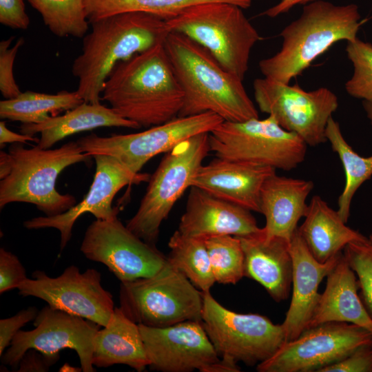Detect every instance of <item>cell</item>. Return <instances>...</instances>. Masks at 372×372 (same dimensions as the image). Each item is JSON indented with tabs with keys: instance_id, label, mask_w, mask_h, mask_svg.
Returning <instances> with one entry per match:
<instances>
[{
	"instance_id": "obj_38",
	"label": "cell",
	"mask_w": 372,
	"mask_h": 372,
	"mask_svg": "<svg viewBox=\"0 0 372 372\" xmlns=\"http://www.w3.org/2000/svg\"><path fill=\"white\" fill-rule=\"evenodd\" d=\"M39 311L34 307H30L19 311L17 313L7 318L0 320V356L16 335V334L27 323L34 320Z\"/></svg>"
},
{
	"instance_id": "obj_15",
	"label": "cell",
	"mask_w": 372,
	"mask_h": 372,
	"mask_svg": "<svg viewBox=\"0 0 372 372\" xmlns=\"http://www.w3.org/2000/svg\"><path fill=\"white\" fill-rule=\"evenodd\" d=\"M17 288L23 297L41 299L52 308L92 321L101 327L110 322L115 307L112 295L101 285L100 272H83L72 265L57 277L36 270Z\"/></svg>"
},
{
	"instance_id": "obj_33",
	"label": "cell",
	"mask_w": 372,
	"mask_h": 372,
	"mask_svg": "<svg viewBox=\"0 0 372 372\" xmlns=\"http://www.w3.org/2000/svg\"><path fill=\"white\" fill-rule=\"evenodd\" d=\"M205 242L216 282L235 285L245 276V256L238 237L215 236Z\"/></svg>"
},
{
	"instance_id": "obj_45",
	"label": "cell",
	"mask_w": 372,
	"mask_h": 372,
	"mask_svg": "<svg viewBox=\"0 0 372 372\" xmlns=\"http://www.w3.org/2000/svg\"><path fill=\"white\" fill-rule=\"evenodd\" d=\"M362 105L366 115L372 125V102L363 101Z\"/></svg>"
},
{
	"instance_id": "obj_23",
	"label": "cell",
	"mask_w": 372,
	"mask_h": 372,
	"mask_svg": "<svg viewBox=\"0 0 372 372\" xmlns=\"http://www.w3.org/2000/svg\"><path fill=\"white\" fill-rule=\"evenodd\" d=\"M314 188L311 180L279 176H269L260 191V214L265 217L262 227L267 236H278L291 241L299 220L304 217L307 199Z\"/></svg>"
},
{
	"instance_id": "obj_46",
	"label": "cell",
	"mask_w": 372,
	"mask_h": 372,
	"mask_svg": "<svg viewBox=\"0 0 372 372\" xmlns=\"http://www.w3.org/2000/svg\"><path fill=\"white\" fill-rule=\"evenodd\" d=\"M75 369H81V368H74V367H71L70 365H68V364H65V365H63L61 369H60V371H79L78 370H75Z\"/></svg>"
},
{
	"instance_id": "obj_26",
	"label": "cell",
	"mask_w": 372,
	"mask_h": 372,
	"mask_svg": "<svg viewBox=\"0 0 372 372\" xmlns=\"http://www.w3.org/2000/svg\"><path fill=\"white\" fill-rule=\"evenodd\" d=\"M103 127L141 128L136 123L121 116L110 107L101 103L84 101L63 115L50 116L39 123L21 124L19 130L30 136L40 134L37 145L42 149H50L72 134Z\"/></svg>"
},
{
	"instance_id": "obj_11",
	"label": "cell",
	"mask_w": 372,
	"mask_h": 372,
	"mask_svg": "<svg viewBox=\"0 0 372 372\" xmlns=\"http://www.w3.org/2000/svg\"><path fill=\"white\" fill-rule=\"evenodd\" d=\"M254 99L260 110L274 117L285 130L299 136L310 147L327 142L329 120L338 107L337 96L321 87L306 91L269 78L253 83Z\"/></svg>"
},
{
	"instance_id": "obj_42",
	"label": "cell",
	"mask_w": 372,
	"mask_h": 372,
	"mask_svg": "<svg viewBox=\"0 0 372 372\" xmlns=\"http://www.w3.org/2000/svg\"><path fill=\"white\" fill-rule=\"evenodd\" d=\"M39 138L22 133L18 134L9 130L6 122H0V146L2 148L6 143H27L28 141L38 143Z\"/></svg>"
},
{
	"instance_id": "obj_41",
	"label": "cell",
	"mask_w": 372,
	"mask_h": 372,
	"mask_svg": "<svg viewBox=\"0 0 372 372\" xmlns=\"http://www.w3.org/2000/svg\"><path fill=\"white\" fill-rule=\"evenodd\" d=\"M55 363L45 357L42 353L35 349H29L21 359L17 371L19 372H44Z\"/></svg>"
},
{
	"instance_id": "obj_43",
	"label": "cell",
	"mask_w": 372,
	"mask_h": 372,
	"mask_svg": "<svg viewBox=\"0 0 372 372\" xmlns=\"http://www.w3.org/2000/svg\"><path fill=\"white\" fill-rule=\"evenodd\" d=\"M318 0H280L273 6L267 9L262 14L273 18L287 13L296 6L306 5Z\"/></svg>"
},
{
	"instance_id": "obj_14",
	"label": "cell",
	"mask_w": 372,
	"mask_h": 372,
	"mask_svg": "<svg viewBox=\"0 0 372 372\" xmlns=\"http://www.w3.org/2000/svg\"><path fill=\"white\" fill-rule=\"evenodd\" d=\"M35 328L20 330L1 356L3 364L17 369L29 349L42 353L56 363L61 350L75 351L83 372L95 371L92 364L94 338L101 326L83 318L46 306L34 320Z\"/></svg>"
},
{
	"instance_id": "obj_35",
	"label": "cell",
	"mask_w": 372,
	"mask_h": 372,
	"mask_svg": "<svg viewBox=\"0 0 372 372\" xmlns=\"http://www.w3.org/2000/svg\"><path fill=\"white\" fill-rule=\"evenodd\" d=\"M342 254L356 275L359 296L372 320V233L349 243Z\"/></svg>"
},
{
	"instance_id": "obj_37",
	"label": "cell",
	"mask_w": 372,
	"mask_h": 372,
	"mask_svg": "<svg viewBox=\"0 0 372 372\" xmlns=\"http://www.w3.org/2000/svg\"><path fill=\"white\" fill-rule=\"evenodd\" d=\"M27 278L25 269L19 258L6 249H0V293L17 289Z\"/></svg>"
},
{
	"instance_id": "obj_10",
	"label": "cell",
	"mask_w": 372,
	"mask_h": 372,
	"mask_svg": "<svg viewBox=\"0 0 372 372\" xmlns=\"http://www.w3.org/2000/svg\"><path fill=\"white\" fill-rule=\"evenodd\" d=\"M202 323L220 357L253 366L269 358L285 342L281 324L258 313H239L203 292Z\"/></svg>"
},
{
	"instance_id": "obj_34",
	"label": "cell",
	"mask_w": 372,
	"mask_h": 372,
	"mask_svg": "<svg viewBox=\"0 0 372 372\" xmlns=\"http://www.w3.org/2000/svg\"><path fill=\"white\" fill-rule=\"evenodd\" d=\"M346 52L353 66V73L345 83L352 97L372 102V44L358 38L347 42Z\"/></svg>"
},
{
	"instance_id": "obj_21",
	"label": "cell",
	"mask_w": 372,
	"mask_h": 372,
	"mask_svg": "<svg viewBox=\"0 0 372 372\" xmlns=\"http://www.w3.org/2000/svg\"><path fill=\"white\" fill-rule=\"evenodd\" d=\"M293 261L292 296L281 324L285 342L297 338L309 323L320 293L318 288L337 264L342 251L326 262H318L311 254L298 229L289 242Z\"/></svg>"
},
{
	"instance_id": "obj_16",
	"label": "cell",
	"mask_w": 372,
	"mask_h": 372,
	"mask_svg": "<svg viewBox=\"0 0 372 372\" xmlns=\"http://www.w3.org/2000/svg\"><path fill=\"white\" fill-rule=\"evenodd\" d=\"M80 251L88 260L106 266L121 282L152 276L167 262L156 246L135 235L118 217L90 224Z\"/></svg>"
},
{
	"instance_id": "obj_2",
	"label": "cell",
	"mask_w": 372,
	"mask_h": 372,
	"mask_svg": "<svg viewBox=\"0 0 372 372\" xmlns=\"http://www.w3.org/2000/svg\"><path fill=\"white\" fill-rule=\"evenodd\" d=\"M164 46L183 92L178 116L212 112L231 122L258 118L242 80L226 70L207 49L177 32L167 34Z\"/></svg>"
},
{
	"instance_id": "obj_1",
	"label": "cell",
	"mask_w": 372,
	"mask_h": 372,
	"mask_svg": "<svg viewBox=\"0 0 372 372\" xmlns=\"http://www.w3.org/2000/svg\"><path fill=\"white\" fill-rule=\"evenodd\" d=\"M101 100L141 127L158 125L177 117L183 92L164 42L119 62L104 84Z\"/></svg>"
},
{
	"instance_id": "obj_40",
	"label": "cell",
	"mask_w": 372,
	"mask_h": 372,
	"mask_svg": "<svg viewBox=\"0 0 372 372\" xmlns=\"http://www.w3.org/2000/svg\"><path fill=\"white\" fill-rule=\"evenodd\" d=\"M0 23L12 29H28L30 18L23 1L0 0Z\"/></svg>"
},
{
	"instance_id": "obj_31",
	"label": "cell",
	"mask_w": 372,
	"mask_h": 372,
	"mask_svg": "<svg viewBox=\"0 0 372 372\" xmlns=\"http://www.w3.org/2000/svg\"><path fill=\"white\" fill-rule=\"evenodd\" d=\"M168 262L185 275L202 292L216 282L205 238L187 236L176 230L170 237Z\"/></svg>"
},
{
	"instance_id": "obj_32",
	"label": "cell",
	"mask_w": 372,
	"mask_h": 372,
	"mask_svg": "<svg viewBox=\"0 0 372 372\" xmlns=\"http://www.w3.org/2000/svg\"><path fill=\"white\" fill-rule=\"evenodd\" d=\"M59 37L83 38L89 26L85 0H27Z\"/></svg>"
},
{
	"instance_id": "obj_5",
	"label": "cell",
	"mask_w": 372,
	"mask_h": 372,
	"mask_svg": "<svg viewBox=\"0 0 372 372\" xmlns=\"http://www.w3.org/2000/svg\"><path fill=\"white\" fill-rule=\"evenodd\" d=\"M362 23L356 4L322 0L307 3L280 32V50L259 62L260 70L265 77L289 84L333 44L358 39Z\"/></svg>"
},
{
	"instance_id": "obj_25",
	"label": "cell",
	"mask_w": 372,
	"mask_h": 372,
	"mask_svg": "<svg viewBox=\"0 0 372 372\" xmlns=\"http://www.w3.org/2000/svg\"><path fill=\"white\" fill-rule=\"evenodd\" d=\"M92 364L99 368L125 364L138 372L149 366L139 325L120 307H115L109 323L94 336Z\"/></svg>"
},
{
	"instance_id": "obj_19",
	"label": "cell",
	"mask_w": 372,
	"mask_h": 372,
	"mask_svg": "<svg viewBox=\"0 0 372 372\" xmlns=\"http://www.w3.org/2000/svg\"><path fill=\"white\" fill-rule=\"evenodd\" d=\"M260 229L251 211L192 186L177 230L187 236L207 238L244 236Z\"/></svg>"
},
{
	"instance_id": "obj_30",
	"label": "cell",
	"mask_w": 372,
	"mask_h": 372,
	"mask_svg": "<svg viewBox=\"0 0 372 372\" xmlns=\"http://www.w3.org/2000/svg\"><path fill=\"white\" fill-rule=\"evenodd\" d=\"M209 2L229 3L242 9L251 5V0H85V6L90 23L105 17L132 12H146L167 20L189 7Z\"/></svg>"
},
{
	"instance_id": "obj_22",
	"label": "cell",
	"mask_w": 372,
	"mask_h": 372,
	"mask_svg": "<svg viewBox=\"0 0 372 372\" xmlns=\"http://www.w3.org/2000/svg\"><path fill=\"white\" fill-rule=\"evenodd\" d=\"M239 238L245 256V276L260 283L277 302L288 298L292 284L293 261L289 241L267 236L262 228Z\"/></svg>"
},
{
	"instance_id": "obj_6",
	"label": "cell",
	"mask_w": 372,
	"mask_h": 372,
	"mask_svg": "<svg viewBox=\"0 0 372 372\" xmlns=\"http://www.w3.org/2000/svg\"><path fill=\"white\" fill-rule=\"evenodd\" d=\"M165 21L171 32L194 40L226 70L243 80L251 51L261 37L242 8L225 2L205 3Z\"/></svg>"
},
{
	"instance_id": "obj_13",
	"label": "cell",
	"mask_w": 372,
	"mask_h": 372,
	"mask_svg": "<svg viewBox=\"0 0 372 372\" xmlns=\"http://www.w3.org/2000/svg\"><path fill=\"white\" fill-rule=\"evenodd\" d=\"M372 347V332L344 322H328L309 328L285 342L258 372H311L334 364L362 347Z\"/></svg>"
},
{
	"instance_id": "obj_39",
	"label": "cell",
	"mask_w": 372,
	"mask_h": 372,
	"mask_svg": "<svg viewBox=\"0 0 372 372\" xmlns=\"http://www.w3.org/2000/svg\"><path fill=\"white\" fill-rule=\"evenodd\" d=\"M319 372H372V347H362Z\"/></svg>"
},
{
	"instance_id": "obj_27",
	"label": "cell",
	"mask_w": 372,
	"mask_h": 372,
	"mask_svg": "<svg viewBox=\"0 0 372 372\" xmlns=\"http://www.w3.org/2000/svg\"><path fill=\"white\" fill-rule=\"evenodd\" d=\"M304 218L298 231L312 256L322 263L337 256L349 243L366 237L348 227L338 211L318 195L310 200Z\"/></svg>"
},
{
	"instance_id": "obj_20",
	"label": "cell",
	"mask_w": 372,
	"mask_h": 372,
	"mask_svg": "<svg viewBox=\"0 0 372 372\" xmlns=\"http://www.w3.org/2000/svg\"><path fill=\"white\" fill-rule=\"evenodd\" d=\"M275 173L276 169L269 166L216 156L207 164L202 165L192 180V187L260 213L262 185Z\"/></svg>"
},
{
	"instance_id": "obj_4",
	"label": "cell",
	"mask_w": 372,
	"mask_h": 372,
	"mask_svg": "<svg viewBox=\"0 0 372 372\" xmlns=\"http://www.w3.org/2000/svg\"><path fill=\"white\" fill-rule=\"evenodd\" d=\"M92 158L77 141L55 149L37 145L28 149L22 143H13L7 152H0V208L19 202L33 204L47 216L66 211L76 200L56 190L57 178L68 167L87 163Z\"/></svg>"
},
{
	"instance_id": "obj_17",
	"label": "cell",
	"mask_w": 372,
	"mask_h": 372,
	"mask_svg": "<svg viewBox=\"0 0 372 372\" xmlns=\"http://www.w3.org/2000/svg\"><path fill=\"white\" fill-rule=\"evenodd\" d=\"M96 163L94 179L83 199L70 209L52 216H39L24 221L28 229L54 228L59 231L60 249L63 251L72 237L78 218L85 213L96 219L110 220L118 216V209L112 206L116 194L128 185L148 181L150 175L134 173L115 158L104 154L92 156Z\"/></svg>"
},
{
	"instance_id": "obj_7",
	"label": "cell",
	"mask_w": 372,
	"mask_h": 372,
	"mask_svg": "<svg viewBox=\"0 0 372 372\" xmlns=\"http://www.w3.org/2000/svg\"><path fill=\"white\" fill-rule=\"evenodd\" d=\"M209 133L194 136L165 154L150 176L145 195L127 227L156 246L160 227L192 180L210 152Z\"/></svg>"
},
{
	"instance_id": "obj_24",
	"label": "cell",
	"mask_w": 372,
	"mask_h": 372,
	"mask_svg": "<svg viewBox=\"0 0 372 372\" xmlns=\"http://www.w3.org/2000/svg\"><path fill=\"white\" fill-rule=\"evenodd\" d=\"M358 291L356 275L342 251L337 264L327 276L325 289L320 293L307 329L328 322H344L372 332V320Z\"/></svg>"
},
{
	"instance_id": "obj_12",
	"label": "cell",
	"mask_w": 372,
	"mask_h": 372,
	"mask_svg": "<svg viewBox=\"0 0 372 372\" xmlns=\"http://www.w3.org/2000/svg\"><path fill=\"white\" fill-rule=\"evenodd\" d=\"M223 121L217 114L206 112L177 116L139 132L109 136H100L92 133L76 141L83 152L91 156H111L137 174L155 156L168 152L194 136L210 133Z\"/></svg>"
},
{
	"instance_id": "obj_18",
	"label": "cell",
	"mask_w": 372,
	"mask_h": 372,
	"mask_svg": "<svg viewBox=\"0 0 372 372\" xmlns=\"http://www.w3.org/2000/svg\"><path fill=\"white\" fill-rule=\"evenodd\" d=\"M138 325L151 370L205 372L219 360L202 321H184L165 327Z\"/></svg>"
},
{
	"instance_id": "obj_28",
	"label": "cell",
	"mask_w": 372,
	"mask_h": 372,
	"mask_svg": "<svg viewBox=\"0 0 372 372\" xmlns=\"http://www.w3.org/2000/svg\"><path fill=\"white\" fill-rule=\"evenodd\" d=\"M83 102L76 90H61L56 94L26 91L0 101V118L22 124L39 123L52 116L50 114L66 112Z\"/></svg>"
},
{
	"instance_id": "obj_36",
	"label": "cell",
	"mask_w": 372,
	"mask_h": 372,
	"mask_svg": "<svg viewBox=\"0 0 372 372\" xmlns=\"http://www.w3.org/2000/svg\"><path fill=\"white\" fill-rule=\"evenodd\" d=\"M14 37H10L0 42V91L5 99H13L22 92L15 81L14 63L19 48L23 45L24 39L20 37L10 47Z\"/></svg>"
},
{
	"instance_id": "obj_9",
	"label": "cell",
	"mask_w": 372,
	"mask_h": 372,
	"mask_svg": "<svg viewBox=\"0 0 372 372\" xmlns=\"http://www.w3.org/2000/svg\"><path fill=\"white\" fill-rule=\"evenodd\" d=\"M210 152L216 157L291 171L302 163L308 145L283 129L273 116L242 122L223 121L209 134Z\"/></svg>"
},
{
	"instance_id": "obj_29",
	"label": "cell",
	"mask_w": 372,
	"mask_h": 372,
	"mask_svg": "<svg viewBox=\"0 0 372 372\" xmlns=\"http://www.w3.org/2000/svg\"><path fill=\"white\" fill-rule=\"evenodd\" d=\"M325 136L332 150L342 165L345 183L338 200V212L346 223L350 216L352 200L360 186L372 176V155H359L345 140L338 122L331 116L328 121Z\"/></svg>"
},
{
	"instance_id": "obj_3",
	"label": "cell",
	"mask_w": 372,
	"mask_h": 372,
	"mask_svg": "<svg viewBox=\"0 0 372 372\" xmlns=\"http://www.w3.org/2000/svg\"><path fill=\"white\" fill-rule=\"evenodd\" d=\"M81 54L72 65L76 92L85 102L100 103L104 84L121 61L165 41L171 32L166 21L154 14L132 12L90 23Z\"/></svg>"
},
{
	"instance_id": "obj_8",
	"label": "cell",
	"mask_w": 372,
	"mask_h": 372,
	"mask_svg": "<svg viewBox=\"0 0 372 372\" xmlns=\"http://www.w3.org/2000/svg\"><path fill=\"white\" fill-rule=\"evenodd\" d=\"M119 302L127 318L147 327L202 320L203 292L168 261L152 276L121 282Z\"/></svg>"
},
{
	"instance_id": "obj_44",
	"label": "cell",
	"mask_w": 372,
	"mask_h": 372,
	"mask_svg": "<svg viewBox=\"0 0 372 372\" xmlns=\"http://www.w3.org/2000/svg\"><path fill=\"white\" fill-rule=\"evenodd\" d=\"M235 360L225 357L209 365L205 372H239L240 368Z\"/></svg>"
}]
</instances>
